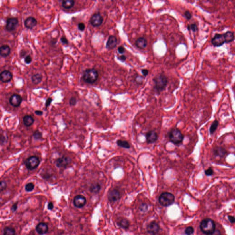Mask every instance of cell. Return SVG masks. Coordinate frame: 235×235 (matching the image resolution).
Instances as JSON below:
<instances>
[{
    "label": "cell",
    "instance_id": "39",
    "mask_svg": "<svg viewBox=\"0 0 235 235\" xmlns=\"http://www.w3.org/2000/svg\"><path fill=\"white\" fill-rule=\"evenodd\" d=\"M7 183L4 181H1V191H3L5 190V189L7 188Z\"/></svg>",
    "mask_w": 235,
    "mask_h": 235
},
{
    "label": "cell",
    "instance_id": "34",
    "mask_svg": "<svg viewBox=\"0 0 235 235\" xmlns=\"http://www.w3.org/2000/svg\"><path fill=\"white\" fill-rule=\"evenodd\" d=\"M188 29L189 30H191L193 32H196L198 30V27L196 24H191V25H188Z\"/></svg>",
    "mask_w": 235,
    "mask_h": 235
},
{
    "label": "cell",
    "instance_id": "10",
    "mask_svg": "<svg viewBox=\"0 0 235 235\" xmlns=\"http://www.w3.org/2000/svg\"><path fill=\"white\" fill-rule=\"evenodd\" d=\"M19 21L17 18H10L6 21V29L8 31H12L15 30L18 26Z\"/></svg>",
    "mask_w": 235,
    "mask_h": 235
},
{
    "label": "cell",
    "instance_id": "13",
    "mask_svg": "<svg viewBox=\"0 0 235 235\" xmlns=\"http://www.w3.org/2000/svg\"><path fill=\"white\" fill-rule=\"evenodd\" d=\"M120 197V193L119 191L113 189L109 191L108 199L110 202H115L119 199Z\"/></svg>",
    "mask_w": 235,
    "mask_h": 235
},
{
    "label": "cell",
    "instance_id": "30",
    "mask_svg": "<svg viewBox=\"0 0 235 235\" xmlns=\"http://www.w3.org/2000/svg\"><path fill=\"white\" fill-rule=\"evenodd\" d=\"M118 224L121 227L124 228V229H127L128 228L130 225L129 221L125 218H123L120 220H119Z\"/></svg>",
    "mask_w": 235,
    "mask_h": 235
},
{
    "label": "cell",
    "instance_id": "6",
    "mask_svg": "<svg viewBox=\"0 0 235 235\" xmlns=\"http://www.w3.org/2000/svg\"><path fill=\"white\" fill-rule=\"evenodd\" d=\"M40 164V160L36 156H31L25 161V165L28 170H32L38 167Z\"/></svg>",
    "mask_w": 235,
    "mask_h": 235
},
{
    "label": "cell",
    "instance_id": "33",
    "mask_svg": "<svg viewBox=\"0 0 235 235\" xmlns=\"http://www.w3.org/2000/svg\"><path fill=\"white\" fill-rule=\"evenodd\" d=\"M34 185L33 183H28L27 184L25 185V190L28 192H30L33 190L34 189Z\"/></svg>",
    "mask_w": 235,
    "mask_h": 235
},
{
    "label": "cell",
    "instance_id": "7",
    "mask_svg": "<svg viewBox=\"0 0 235 235\" xmlns=\"http://www.w3.org/2000/svg\"><path fill=\"white\" fill-rule=\"evenodd\" d=\"M71 161L72 160L69 157L63 156L56 160V164L58 168H66L71 163Z\"/></svg>",
    "mask_w": 235,
    "mask_h": 235
},
{
    "label": "cell",
    "instance_id": "47",
    "mask_svg": "<svg viewBox=\"0 0 235 235\" xmlns=\"http://www.w3.org/2000/svg\"><path fill=\"white\" fill-rule=\"evenodd\" d=\"M228 219L229 220V221H230V223H235V218L234 217L232 216H228Z\"/></svg>",
    "mask_w": 235,
    "mask_h": 235
},
{
    "label": "cell",
    "instance_id": "4",
    "mask_svg": "<svg viewBox=\"0 0 235 235\" xmlns=\"http://www.w3.org/2000/svg\"><path fill=\"white\" fill-rule=\"evenodd\" d=\"M184 136L179 129H172L169 133V139L173 144L178 145L182 143L184 139Z\"/></svg>",
    "mask_w": 235,
    "mask_h": 235
},
{
    "label": "cell",
    "instance_id": "26",
    "mask_svg": "<svg viewBox=\"0 0 235 235\" xmlns=\"http://www.w3.org/2000/svg\"><path fill=\"white\" fill-rule=\"evenodd\" d=\"M42 78V75L40 73H36L35 75H33L31 76L32 83L34 85H38L41 82Z\"/></svg>",
    "mask_w": 235,
    "mask_h": 235
},
{
    "label": "cell",
    "instance_id": "12",
    "mask_svg": "<svg viewBox=\"0 0 235 235\" xmlns=\"http://www.w3.org/2000/svg\"><path fill=\"white\" fill-rule=\"evenodd\" d=\"M22 102V97L19 94H14L10 97L9 103L14 107H18Z\"/></svg>",
    "mask_w": 235,
    "mask_h": 235
},
{
    "label": "cell",
    "instance_id": "51",
    "mask_svg": "<svg viewBox=\"0 0 235 235\" xmlns=\"http://www.w3.org/2000/svg\"><path fill=\"white\" fill-rule=\"evenodd\" d=\"M17 209V203H14V205H13L12 207V209L13 210V211H15Z\"/></svg>",
    "mask_w": 235,
    "mask_h": 235
},
{
    "label": "cell",
    "instance_id": "11",
    "mask_svg": "<svg viewBox=\"0 0 235 235\" xmlns=\"http://www.w3.org/2000/svg\"><path fill=\"white\" fill-rule=\"evenodd\" d=\"M86 203V198L82 195H77L73 199L74 205L77 208H82L85 205Z\"/></svg>",
    "mask_w": 235,
    "mask_h": 235
},
{
    "label": "cell",
    "instance_id": "1",
    "mask_svg": "<svg viewBox=\"0 0 235 235\" xmlns=\"http://www.w3.org/2000/svg\"><path fill=\"white\" fill-rule=\"evenodd\" d=\"M154 89L157 92H161L165 89L168 83V79L163 74L156 76L153 79Z\"/></svg>",
    "mask_w": 235,
    "mask_h": 235
},
{
    "label": "cell",
    "instance_id": "32",
    "mask_svg": "<svg viewBox=\"0 0 235 235\" xmlns=\"http://www.w3.org/2000/svg\"><path fill=\"white\" fill-rule=\"evenodd\" d=\"M33 136L36 139H40L42 138V134L38 130L34 131Z\"/></svg>",
    "mask_w": 235,
    "mask_h": 235
},
{
    "label": "cell",
    "instance_id": "41",
    "mask_svg": "<svg viewBox=\"0 0 235 235\" xmlns=\"http://www.w3.org/2000/svg\"><path fill=\"white\" fill-rule=\"evenodd\" d=\"M24 62L26 64H30L32 62V58L30 56H27L24 59Z\"/></svg>",
    "mask_w": 235,
    "mask_h": 235
},
{
    "label": "cell",
    "instance_id": "40",
    "mask_svg": "<svg viewBox=\"0 0 235 235\" xmlns=\"http://www.w3.org/2000/svg\"><path fill=\"white\" fill-rule=\"evenodd\" d=\"M184 15L186 19H188V20L190 19L192 17V15H191V13L190 11H188V10L185 12Z\"/></svg>",
    "mask_w": 235,
    "mask_h": 235
},
{
    "label": "cell",
    "instance_id": "50",
    "mask_svg": "<svg viewBox=\"0 0 235 235\" xmlns=\"http://www.w3.org/2000/svg\"><path fill=\"white\" fill-rule=\"evenodd\" d=\"M53 203H52V202H50V203H48V209H50V210H52V209H53Z\"/></svg>",
    "mask_w": 235,
    "mask_h": 235
},
{
    "label": "cell",
    "instance_id": "3",
    "mask_svg": "<svg viewBox=\"0 0 235 235\" xmlns=\"http://www.w3.org/2000/svg\"><path fill=\"white\" fill-rule=\"evenodd\" d=\"M98 78V72L94 69H86L83 73L82 76L84 81L89 84L95 83Z\"/></svg>",
    "mask_w": 235,
    "mask_h": 235
},
{
    "label": "cell",
    "instance_id": "29",
    "mask_svg": "<svg viewBox=\"0 0 235 235\" xmlns=\"http://www.w3.org/2000/svg\"><path fill=\"white\" fill-rule=\"evenodd\" d=\"M15 230L11 227H6L3 230V235H15Z\"/></svg>",
    "mask_w": 235,
    "mask_h": 235
},
{
    "label": "cell",
    "instance_id": "24",
    "mask_svg": "<svg viewBox=\"0 0 235 235\" xmlns=\"http://www.w3.org/2000/svg\"><path fill=\"white\" fill-rule=\"evenodd\" d=\"M224 36L226 43H229L233 42L235 39V36L233 32L230 31H227L224 34Z\"/></svg>",
    "mask_w": 235,
    "mask_h": 235
},
{
    "label": "cell",
    "instance_id": "49",
    "mask_svg": "<svg viewBox=\"0 0 235 235\" xmlns=\"http://www.w3.org/2000/svg\"><path fill=\"white\" fill-rule=\"evenodd\" d=\"M119 59L121 61L124 62L126 59V57L124 55H122L120 56L119 58Z\"/></svg>",
    "mask_w": 235,
    "mask_h": 235
},
{
    "label": "cell",
    "instance_id": "23",
    "mask_svg": "<svg viewBox=\"0 0 235 235\" xmlns=\"http://www.w3.org/2000/svg\"><path fill=\"white\" fill-rule=\"evenodd\" d=\"M214 153L215 156L223 158L226 155L227 152L223 148L221 147H216L214 149Z\"/></svg>",
    "mask_w": 235,
    "mask_h": 235
},
{
    "label": "cell",
    "instance_id": "31",
    "mask_svg": "<svg viewBox=\"0 0 235 235\" xmlns=\"http://www.w3.org/2000/svg\"><path fill=\"white\" fill-rule=\"evenodd\" d=\"M218 121L217 120L214 121L213 123L212 124L211 126H210V128H209V132H210V133L211 134H213V133L215 132L216 129L218 126Z\"/></svg>",
    "mask_w": 235,
    "mask_h": 235
},
{
    "label": "cell",
    "instance_id": "25",
    "mask_svg": "<svg viewBox=\"0 0 235 235\" xmlns=\"http://www.w3.org/2000/svg\"><path fill=\"white\" fill-rule=\"evenodd\" d=\"M75 1L73 0H64L62 3V6L64 9H69L75 5Z\"/></svg>",
    "mask_w": 235,
    "mask_h": 235
},
{
    "label": "cell",
    "instance_id": "8",
    "mask_svg": "<svg viewBox=\"0 0 235 235\" xmlns=\"http://www.w3.org/2000/svg\"><path fill=\"white\" fill-rule=\"evenodd\" d=\"M103 21V18L100 13L93 14L90 19V23L95 27H97L102 25Z\"/></svg>",
    "mask_w": 235,
    "mask_h": 235
},
{
    "label": "cell",
    "instance_id": "17",
    "mask_svg": "<svg viewBox=\"0 0 235 235\" xmlns=\"http://www.w3.org/2000/svg\"><path fill=\"white\" fill-rule=\"evenodd\" d=\"M146 140L148 143H153L157 141L158 139V135L156 131L151 130V131H148L146 134Z\"/></svg>",
    "mask_w": 235,
    "mask_h": 235
},
{
    "label": "cell",
    "instance_id": "35",
    "mask_svg": "<svg viewBox=\"0 0 235 235\" xmlns=\"http://www.w3.org/2000/svg\"><path fill=\"white\" fill-rule=\"evenodd\" d=\"M194 232V229L191 226H189L186 228L185 230V233L187 235H191Z\"/></svg>",
    "mask_w": 235,
    "mask_h": 235
},
{
    "label": "cell",
    "instance_id": "38",
    "mask_svg": "<svg viewBox=\"0 0 235 235\" xmlns=\"http://www.w3.org/2000/svg\"><path fill=\"white\" fill-rule=\"evenodd\" d=\"M78 28L79 30L83 31L85 30V24L83 23H79V24H78Z\"/></svg>",
    "mask_w": 235,
    "mask_h": 235
},
{
    "label": "cell",
    "instance_id": "48",
    "mask_svg": "<svg viewBox=\"0 0 235 235\" xmlns=\"http://www.w3.org/2000/svg\"><path fill=\"white\" fill-rule=\"evenodd\" d=\"M35 113L38 116H42L43 115V112L40 110H36L35 111Z\"/></svg>",
    "mask_w": 235,
    "mask_h": 235
},
{
    "label": "cell",
    "instance_id": "19",
    "mask_svg": "<svg viewBox=\"0 0 235 235\" xmlns=\"http://www.w3.org/2000/svg\"><path fill=\"white\" fill-rule=\"evenodd\" d=\"M36 232L40 235L46 234L48 230V227L47 224L44 223H40L36 226Z\"/></svg>",
    "mask_w": 235,
    "mask_h": 235
},
{
    "label": "cell",
    "instance_id": "44",
    "mask_svg": "<svg viewBox=\"0 0 235 235\" xmlns=\"http://www.w3.org/2000/svg\"><path fill=\"white\" fill-rule=\"evenodd\" d=\"M52 99L51 98V97H49V98H47V100H46V107L49 106L50 104H51V103L52 102Z\"/></svg>",
    "mask_w": 235,
    "mask_h": 235
},
{
    "label": "cell",
    "instance_id": "2",
    "mask_svg": "<svg viewBox=\"0 0 235 235\" xmlns=\"http://www.w3.org/2000/svg\"><path fill=\"white\" fill-rule=\"evenodd\" d=\"M200 228L204 234L208 235L215 230V223L210 218H205L201 221Z\"/></svg>",
    "mask_w": 235,
    "mask_h": 235
},
{
    "label": "cell",
    "instance_id": "14",
    "mask_svg": "<svg viewBox=\"0 0 235 235\" xmlns=\"http://www.w3.org/2000/svg\"><path fill=\"white\" fill-rule=\"evenodd\" d=\"M0 79L2 82L8 83L11 81L13 79V74L9 70H5L1 72Z\"/></svg>",
    "mask_w": 235,
    "mask_h": 235
},
{
    "label": "cell",
    "instance_id": "9",
    "mask_svg": "<svg viewBox=\"0 0 235 235\" xmlns=\"http://www.w3.org/2000/svg\"><path fill=\"white\" fill-rule=\"evenodd\" d=\"M212 45L215 47L222 46L226 43L224 34H217L211 40Z\"/></svg>",
    "mask_w": 235,
    "mask_h": 235
},
{
    "label": "cell",
    "instance_id": "15",
    "mask_svg": "<svg viewBox=\"0 0 235 235\" xmlns=\"http://www.w3.org/2000/svg\"><path fill=\"white\" fill-rule=\"evenodd\" d=\"M160 226L156 222H152L147 226L148 232L152 235L157 234L160 230Z\"/></svg>",
    "mask_w": 235,
    "mask_h": 235
},
{
    "label": "cell",
    "instance_id": "16",
    "mask_svg": "<svg viewBox=\"0 0 235 235\" xmlns=\"http://www.w3.org/2000/svg\"><path fill=\"white\" fill-rule=\"evenodd\" d=\"M24 24L26 28L32 29L37 25V21L34 17L30 16L25 19Z\"/></svg>",
    "mask_w": 235,
    "mask_h": 235
},
{
    "label": "cell",
    "instance_id": "36",
    "mask_svg": "<svg viewBox=\"0 0 235 235\" xmlns=\"http://www.w3.org/2000/svg\"><path fill=\"white\" fill-rule=\"evenodd\" d=\"M214 174V170L211 168H209L205 170V174L206 176H211Z\"/></svg>",
    "mask_w": 235,
    "mask_h": 235
},
{
    "label": "cell",
    "instance_id": "20",
    "mask_svg": "<svg viewBox=\"0 0 235 235\" xmlns=\"http://www.w3.org/2000/svg\"><path fill=\"white\" fill-rule=\"evenodd\" d=\"M11 52V49L9 45H3L0 47V55L1 57L6 58L9 56Z\"/></svg>",
    "mask_w": 235,
    "mask_h": 235
},
{
    "label": "cell",
    "instance_id": "22",
    "mask_svg": "<svg viewBox=\"0 0 235 235\" xmlns=\"http://www.w3.org/2000/svg\"><path fill=\"white\" fill-rule=\"evenodd\" d=\"M34 118L30 115H26L23 118V122L27 127H30L34 123Z\"/></svg>",
    "mask_w": 235,
    "mask_h": 235
},
{
    "label": "cell",
    "instance_id": "45",
    "mask_svg": "<svg viewBox=\"0 0 235 235\" xmlns=\"http://www.w3.org/2000/svg\"><path fill=\"white\" fill-rule=\"evenodd\" d=\"M207 235H221V234L219 230H215L214 232Z\"/></svg>",
    "mask_w": 235,
    "mask_h": 235
},
{
    "label": "cell",
    "instance_id": "42",
    "mask_svg": "<svg viewBox=\"0 0 235 235\" xmlns=\"http://www.w3.org/2000/svg\"><path fill=\"white\" fill-rule=\"evenodd\" d=\"M60 41L63 44H64V45H68V43H69L68 40L67 39L66 37H62L60 39Z\"/></svg>",
    "mask_w": 235,
    "mask_h": 235
},
{
    "label": "cell",
    "instance_id": "5",
    "mask_svg": "<svg viewBox=\"0 0 235 235\" xmlns=\"http://www.w3.org/2000/svg\"><path fill=\"white\" fill-rule=\"evenodd\" d=\"M175 196L171 193H163L159 197V202L160 204L163 206H169L174 203L175 201Z\"/></svg>",
    "mask_w": 235,
    "mask_h": 235
},
{
    "label": "cell",
    "instance_id": "46",
    "mask_svg": "<svg viewBox=\"0 0 235 235\" xmlns=\"http://www.w3.org/2000/svg\"><path fill=\"white\" fill-rule=\"evenodd\" d=\"M142 73L143 75L146 76L148 75L149 71L147 69H143V70H142Z\"/></svg>",
    "mask_w": 235,
    "mask_h": 235
},
{
    "label": "cell",
    "instance_id": "28",
    "mask_svg": "<svg viewBox=\"0 0 235 235\" xmlns=\"http://www.w3.org/2000/svg\"><path fill=\"white\" fill-rule=\"evenodd\" d=\"M117 145L119 147L124 148L126 149H129L130 148V146L129 142L127 141H124L121 140H118L117 141Z\"/></svg>",
    "mask_w": 235,
    "mask_h": 235
},
{
    "label": "cell",
    "instance_id": "21",
    "mask_svg": "<svg viewBox=\"0 0 235 235\" xmlns=\"http://www.w3.org/2000/svg\"><path fill=\"white\" fill-rule=\"evenodd\" d=\"M148 41L146 39L143 37H140L136 40V46L139 48L144 49L147 47Z\"/></svg>",
    "mask_w": 235,
    "mask_h": 235
},
{
    "label": "cell",
    "instance_id": "37",
    "mask_svg": "<svg viewBox=\"0 0 235 235\" xmlns=\"http://www.w3.org/2000/svg\"><path fill=\"white\" fill-rule=\"evenodd\" d=\"M69 103H70V106H75V105L77 103V100H76V98L75 97H72L70 98V101H69Z\"/></svg>",
    "mask_w": 235,
    "mask_h": 235
},
{
    "label": "cell",
    "instance_id": "43",
    "mask_svg": "<svg viewBox=\"0 0 235 235\" xmlns=\"http://www.w3.org/2000/svg\"><path fill=\"white\" fill-rule=\"evenodd\" d=\"M118 53L120 54H123L125 52V49L123 46H119L118 48Z\"/></svg>",
    "mask_w": 235,
    "mask_h": 235
},
{
    "label": "cell",
    "instance_id": "27",
    "mask_svg": "<svg viewBox=\"0 0 235 235\" xmlns=\"http://www.w3.org/2000/svg\"><path fill=\"white\" fill-rule=\"evenodd\" d=\"M101 188V187L99 183H95L91 185L90 187V190L91 193H97L100 191Z\"/></svg>",
    "mask_w": 235,
    "mask_h": 235
},
{
    "label": "cell",
    "instance_id": "18",
    "mask_svg": "<svg viewBox=\"0 0 235 235\" xmlns=\"http://www.w3.org/2000/svg\"><path fill=\"white\" fill-rule=\"evenodd\" d=\"M117 44V38L113 36L109 37L108 41L107 42L106 48L109 50H112L116 47Z\"/></svg>",
    "mask_w": 235,
    "mask_h": 235
}]
</instances>
